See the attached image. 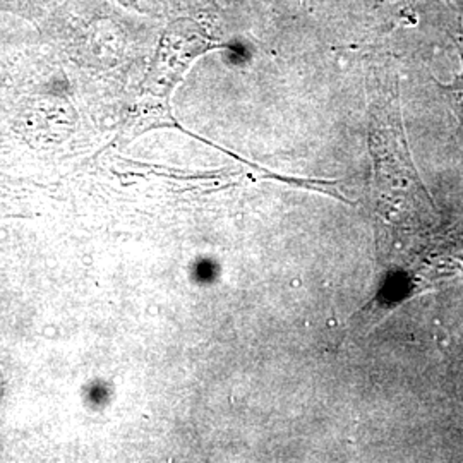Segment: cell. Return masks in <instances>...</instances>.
Masks as SVG:
<instances>
[{"label": "cell", "instance_id": "cell-1", "mask_svg": "<svg viewBox=\"0 0 463 463\" xmlns=\"http://www.w3.org/2000/svg\"><path fill=\"white\" fill-rule=\"evenodd\" d=\"M457 47L460 50V59H462V71L460 74L455 76V80L447 86H441V91L447 95L448 99L451 101L457 116L460 118L463 126V33L457 38Z\"/></svg>", "mask_w": 463, "mask_h": 463}]
</instances>
